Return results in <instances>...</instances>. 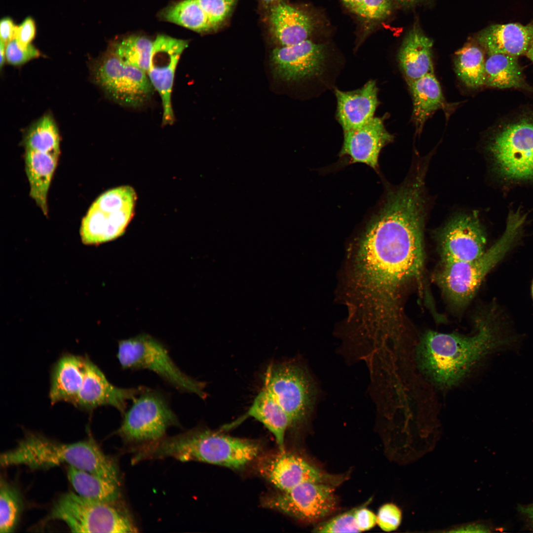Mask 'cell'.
<instances>
[{"mask_svg":"<svg viewBox=\"0 0 533 533\" xmlns=\"http://www.w3.org/2000/svg\"><path fill=\"white\" fill-rule=\"evenodd\" d=\"M424 208L412 195H388L358 241L347 293L355 332L368 340L382 342L400 328L403 291L423 271Z\"/></svg>","mask_w":533,"mask_h":533,"instance_id":"1","label":"cell"},{"mask_svg":"<svg viewBox=\"0 0 533 533\" xmlns=\"http://www.w3.org/2000/svg\"><path fill=\"white\" fill-rule=\"evenodd\" d=\"M490 319H477L476 332H426L416 350L417 364L422 373L437 385L454 386L463 379L484 357L499 346Z\"/></svg>","mask_w":533,"mask_h":533,"instance_id":"2","label":"cell"},{"mask_svg":"<svg viewBox=\"0 0 533 533\" xmlns=\"http://www.w3.org/2000/svg\"><path fill=\"white\" fill-rule=\"evenodd\" d=\"M261 447L253 440L196 427L143 444L138 456L141 460L170 457L183 462L199 461L238 470L256 458Z\"/></svg>","mask_w":533,"mask_h":533,"instance_id":"3","label":"cell"},{"mask_svg":"<svg viewBox=\"0 0 533 533\" xmlns=\"http://www.w3.org/2000/svg\"><path fill=\"white\" fill-rule=\"evenodd\" d=\"M2 467L26 466L47 469L67 464L120 484L117 466L92 438L72 443L59 442L28 432L12 449L0 455Z\"/></svg>","mask_w":533,"mask_h":533,"instance_id":"4","label":"cell"},{"mask_svg":"<svg viewBox=\"0 0 533 533\" xmlns=\"http://www.w3.org/2000/svg\"><path fill=\"white\" fill-rule=\"evenodd\" d=\"M525 221L520 213H510L502 236L480 257L471 261L442 263L435 280L452 304L461 307L469 302L486 276L509 250Z\"/></svg>","mask_w":533,"mask_h":533,"instance_id":"5","label":"cell"},{"mask_svg":"<svg viewBox=\"0 0 533 533\" xmlns=\"http://www.w3.org/2000/svg\"><path fill=\"white\" fill-rule=\"evenodd\" d=\"M117 501L100 502L82 497L76 493L68 492L55 501L48 520L62 521L72 532H137L130 514Z\"/></svg>","mask_w":533,"mask_h":533,"instance_id":"6","label":"cell"},{"mask_svg":"<svg viewBox=\"0 0 533 533\" xmlns=\"http://www.w3.org/2000/svg\"><path fill=\"white\" fill-rule=\"evenodd\" d=\"M116 356L123 369L152 371L178 391L206 398L205 383L182 371L166 346L150 335L141 334L119 341Z\"/></svg>","mask_w":533,"mask_h":533,"instance_id":"7","label":"cell"},{"mask_svg":"<svg viewBox=\"0 0 533 533\" xmlns=\"http://www.w3.org/2000/svg\"><path fill=\"white\" fill-rule=\"evenodd\" d=\"M266 390L291 418L293 426L305 420L312 411L316 389L306 369L295 361L272 363L262 377Z\"/></svg>","mask_w":533,"mask_h":533,"instance_id":"8","label":"cell"},{"mask_svg":"<svg viewBox=\"0 0 533 533\" xmlns=\"http://www.w3.org/2000/svg\"><path fill=\"white\" fill-rule=\"evenodd\" d=\"M132 402L116 431L125 442L141 444L157 441L165 437L170 427L181 426L162 391L146 387Z\"/></svg>","mask_w":533,"mask_h":533,"instance_id":"9","label":"cell"},{"mask_svg":"<svg viewBox=\"0 0 533 533\" xmlns=\"http://www.w3.org/2000/svg\"><path fill=\"white\" fill-rule=\"evenodd\" d=\"M136 200V191L130 186L114 188L100 195L82 219V242L97 244L121 235L134 216Z\"/></svg>","mask_w":533,"mask_h":533,"instance_id":"10","label":"cell"},{"mask_svg":"<svg viewBox=\"0 0 533 533\" xmlns=\"http://www.w3.org/2000/svg\"><path fill=\"white\" fill-rule=\"evenodd\" d=\"M92 74L105 94L123 107L144 106L154 90L147 73L125 64L111 49L93 63Z\"/></svg>","mask_w":533,"mask_h":533,"instance_id":"11","label":"cell"},{"mask_svg":"<svg viewBox=\"0 0 533 533\" xmlns=\"http://www.w3.org/2000/svg\"><path fill=\"white\" fill-rule=\"evenodd\" d=\"M498 172L513 180L533 179V118L523 117L503 126L488 146Z\"/></svg>","mask_w":533,"mask_h":533,"instance_id":"12","label":"cell"},{"mask_svg":"<svg viewBox=\"0 0 533 533\" xmlns=\"http://www.w3.org/2000/svg\"><path fill=\"white\" fill-rule=\"evenodd\" d=\"M263 505L304 522L319 520L336 509L333 485L305 482L266 497Z\"/></svg>","mask_w":533,"mask_h":533,"instance_id":"13","label":"cell"},{"mask_svg":"<svg viewBox=\"0 0 533 533\" xmlns=\"http://www.w3.org/2000/svg\"><path fill=\"white\" fill-rule=\"evenodd\" d=\"M327 57L324 44L307 39L274 48L270 64L277 77L286 81H297L321 76L327 68Z\"/></svg>","mask_w":533,"mask_h":533,"instance_id":"14","label":"cell"},{"mask_svg":"<svg viewBox=\"0 0 533 533\" xmlns=\"http://www.w3.org/2000/svg\"><path fill=\"white\" fill-rule=\"evenodd\" d=\"M187 40L166 35H158L153 46L148 76L162 103L163 125H171L175 120L171 95L176 69L180 57L188 47Z\"/></svg>","mask_w":533,"mask_h":533,"instance_id":"15","label":"cell"},{"mask_svg":"<svg viewBox=\"0 0 533 533\" xmlns=\"http://www.w3.org/2000/svg\"><path fill=\"white\" fill-rule=\"evenodd\" d=\"M442 263L476 259L485 252L486 237L478 218L462 215L452 219L438 235Z\"/></svg>","mask_w":533,"mask_h":533,"instance_id":"16","label":"cell"},{"mask_svg":"<svg viewBox=\"0 0 533 533\" xmlns=\"http://www.w3.org/2000/svg\"><path fill=\"white\" fill-rule=\"evenodd\" d=\"M260 473L279 491H286L305 482L335 485L340 478L326 473L302 457L280 451L262 458Z\"/></svg>","mask_w":533,"mask_h":533,"instance_id":"17","label":"cell"},{"mask_svg":"<svg viewBox=\"0 0 533 533\" xmlns=\"http://www.w3.org/2000/svg\"><path fill=\"white\" fill-rule=\"evenodd\" d=\"M146 388L143 386L122 388L114 385L87 355L84 380L73 405L90 412L99 407L110 406L123 415L128 402L132 401Z\"/></svg>","mask_w":533,"mask_h":533,"instance_id":"18","label":"cell"},{"mask_svg":"<svg viewBox=\"0 0 533 533\" xmlns=\"http://www.w3.org/2000/svg\"><path fill=\"white\" fill-rule=\"evenodd\" d=\"M383 120L375 116L359 128L343 131L340 155L347 157L350 163H364L377 170L381 151L393 139L386 130Z\"/></svg>","mask_w":533,"mask_h":533,"instance_id":"19","label":"cell"},{"mask_svg":"<svg viewBox=\"0 0 533 533\" xmlns=\"http://www.w3.org/2000/svg\"><path fill=\"white\" fill-rule=\"evenodd\" d=\"M378 88L374 80H370L357 89L335 90L337 99L336 118L343 131L359 128L374 118L379 105Z\"/></svg>","mask_w":533,"mask_h":533,"instance_id":"20","label":"cell"},{"mask_svg":"<svg viewBox=\"0 0 533 533\" xmlns=\"http://www.w3.org/2000/svg\"><path fill=\"white\" fill-rule=\"evenodd\" d=\"M477 41L488 54L499 53L518 57L526 54L533 42V23L493 25L478 34Z\"/></svg>","mask_w":533,"mask_h":533,"instance_id":"21","label":"cell"},{"mask_svg":"<svg viewBox=\"0 0 533 533\" xmlns=\"http://www.w3.org/2000/svg\"><path fill=\"white\" fill-rule=\"evenodd\" d=\"M86 360L87 355L67 353L53 365L49 392L52 405L62 401L74 404L84 380Z\"/></svg>","mask_w":533,"mask_h":533,"instance_id":"22","label":"cell"},{"mask_svg":"<svg viewBox=\"0 0 533 533\" xmlns=\"http://www.w3.org/2000/svg\"><path fill=\"white\" fill-rule=\"evenodd\" d=\"M269 26L272 38L282 46L308 39L313 30L312 20L307 14L282 2L271 7Z\"/></svg>","mask_w":533,"mask_h":533,"instance_id":"23","label":"cell"},{"mask_svg":"<svg viewBox=\"0 0 533 533\" xmlns=\"http://www.w3.org/2000/svg\"><path fill=\"white\" fill-rule=\"evenodd\" d=\"M432 40L418 28L412 29L404 38L398 54L400 68L407 82L434 74Z\"/></svg>","mask_w":533,"mask_h":533,"instance_id":"24","label":"cell"},{"mask_svg":"<svg viewBox=\"0 0 533 533\" xmlns=\"http://www.w3.org/2000/svg\"><path fill=\"white\" fill-rule=\"evenodd\" d=\"M252 417L262 423L274 436L279 450L284 451L285 436L293 426L291 418L276 402L271 395L262 388L255 397L245 414L238 422Z\"/></svg>","mask_w":533,"mask_h":533,"instance_id":"25","label":"cell"},{"mask_svg":"<svg viewBox=\"0 0 533 533\" xmlns=\"http://www.w3.org/2000/svg\"><path fill=\"white\" fill-rule=\"evenodd\" d=\"M58 157L50 154L26 151L25 171L30 195L45 215L48 213L47 194Z\"/></svg>","mask_w":533,"mask_h":533,"instance_id":"26","label":"cell"},{"mask_svg":"<svg viewBox=\"0 0 533 533\" xmlns=\"http://www.w3.org/2000/svg\"><path fill=\"white\" fill-rule=\"evenodd\" d=\"M407 83L413 98V119L419 131L430 115L443 108L445 99L440 84L434 74Z\"/></svg>","mask_w":533,"mask_h":533,"instance_id":"27","label":"cell"},{"mask_svg":"<svg viewBox=\"0 0 533 533\" xmlns=\"http://www.w3.org/2000/svg\"><path fill=\"white\" fill-rule=\"evenodd\" d=\"M488 55L485 60V85L500 89L528 87L517 57L499 53Z\"/></svg>","mask_w":533,"mask_h":533,"instance_id":"28","label":"cell"},{"mask_svg":"<svg viewBox=\"0 0 533 533\" xmlns=\"http://www.w3.org/2000/svg\"><path fill=\"white\" fill-rule=\"evenodd\" d=\"M68 478L80 496L103 502L112 503L120 496L119 485L84 470L68 466Z\"/></svg>","mask_w":533,"mask_h":533,"instance_id":"29","label":"cell"},{"mask_svg":"<svg viewBox=\"0 0 533 533\" xmlns=\"http://www.w3.org/2000/svg\"><path fill=\"white\" fill-rule=\"evenodd\" d=\"M485 60L479 43H468L456 52L455 71L466 86L475 89L485 85Z\"/></svg>","mask_w":533,"mask_h":533,"instance_id":"30","label":"cell"},{"mask_svg":"<svg viewBox=\"0 0 533 533\" xmlns=\"http://www.w3.org/2000/svg\"><path fill=\"white\" fill-rule=\"evenodd\" d=\"M165 20L198 33L214 30L208 16L196 0H183L162 12Z\"/></svg>","mask_w":533,"mask_h":533,"instance_id":"31","label":"cell"},{"mask_svg":"<svg viewBox=\"0 0 533 533\" xmlns=\"http://www.w3.org/2000/svg\"><path fill=\"white\" fill-rule=\"evenodd\" d=\"M24 145L26 151L47 153L59 157V135L50 115H44L29 128L24 139Z\"/></svg>","mask_w":533,"mask_h":533,"instance_id":"32","label":"cell"},{"mask_svg":"<svg viewBox=\"0 0 533 533\" xmlns=\"http://www.w3.org/2000/svg\"><path fill=\"white\" fill-rule=\"evenodd\" d=\"M153 40L142 36H131L114 44L111 50L125 64L148 74L150 69Z\"/></svg>","mask_w":533,"mask_h":533,"instance_id":"33","label":"cell"},{"mask_svg":"<svg viewBox=\"0 0 533 533\" xmlns=\"http://www.w3.org/2000/svg\"><path fill=\"white\" fill-rule=\"evenodd\" d=\"M23 509L19 491L6 481L0 480V533L12 532L16 528Z\"/></svg>","mask_w":533,"mask_h":533,"instance_id":"34","label":"cell"},{"mask_svg":"<svg viewBox=\"0 0 533 533\" xmlns=\"http://www.w3.org/2000/svg\"><path fill=\"white\" fill-rule=\"evenodd\" d=\"M355 508L338 515L314 528L316 533H359Z\"/></svg>","mask_w":533,"mask_h":533,"instance_id":"35","label":"cell"},{"mask_svg":"<svg viewBox=\"0 0 533 533\" xmlns=\"http://www.w3.org/2000/svg\"><path fill=\"white\" fill-rule=\"evenodd\" d=\"M208 16L215 30L228 17L237 0H196Z\"/></svg>","mask_w":533,"mask_h":533,"instance_id":"36","label":"cell"},{"mask_svg":"<svg viewBox=\"0 0 533 533\" xmlns=\"http://www.w3.org/2000/svg\"><path fill=\"white\" fill-rule=\"evenodd\" d=\"M40 56L39 51L32 44L27 47L19 45L15 38L5 45L6 61L10 64L19 66Z\"/></svg>","mask_w":533,"mask_h":533,"instance_id":"37","label":"cell"},{"mask_svg":"<svg viewBox=\"0 0 533 533\" xmlns=\"http://www.w3.org/2000/svg\"><path fill=\"white\" fill-rule=\"evenodd\" d=\"M391 10L390 0H363L353 12L368 19L381 20L387 17Z\"/></svg>","mask_w":533,"mask_h":533,"instance_id":"38","label":"cell"},{"mask_svg":"<svg viewBox=\"0 0 533 533\" xmlns=\"http://www.w3.org/2000/svg\"><path fill=\"white\" fill-rule=\"evenodd\" d=\"M377 517V524L382 530L392 532L397 529L400 526L402 512L396 504L387 503L380 507Z\"/></svg>","mask_w":533,"mask_h":533,"instance_id":"39","label":"cell"},{"mask_svg":"<svg viewBox=\"0 0 533 533\" xmlns=\"http://www.w3.org/2000/svg\"><path fill=\"white\" fill-rule=\"evenodd\" d=\"M36 33L35 22L32 18L28 17L20 25L17 26L15 38L19 45L27 47L31 44Z\"/></svg>","mask_w":533,"mask_h":533,"instance_id":"40","label":"cell"},{"mask_svg":"<svg viewBox=\"0 0 533 533\" xmlns=\"http://www.w3.org/2000/svg\"><path fill=\"white\" fill-rule=\"evenodd\" d=\"M355 514L360 532L369 530L377 524V515L365 507L355 508Z\"/></svg>","mask_w":533,"mask_h":533,"instance_id":"41","label":"cell"},{"mask_svg":"<svg viewBox=\"0 0 533 533\" xmlns=\"http://www.w3.org/2000/svg\"><path fill=\"white\" fill-rule=\"evenodd\" d=\"M16 28L17 26L10 18L6 17L2 18L0 23V41L6 44L15 38Z\"/></svg>","mask_w":533,"mask_h":533,"instance_id":"42","label":"cell"},{"mask_svg":"<svg viewBox=\"0 0 533 533\" xmlns=\"http://www.w3.org/2000/svg\"><path fill=\"white\" fill-rule=\"evenodd\" d=\"M490 528L486 524L480 522H471L452 527L446 530L445 532H490Z\"/></svg>","mask_w":533,"mask_h":533,"instance_id":"43","label":"cell"},{"mask_svg":"<svg viewBox=\"0 0 533 533\" xmlns=\"http://www.w3.org/2000/svg\"><path fill=\"white\" fill-rule=\"evenodd\" d=\"M517 509L520 513L529 519L533 527V503L527 505H519Z\"/></svg>","mask_w":533,"mask_h":533,"instance_id":"44","label":"cell"},{"mask_svg":"<svg viewBox=\"0 0 533 533\" xmlns=\"http://www.w3.org/2000/svg\"><path fill=\"white\" fill-rule=\"evenodd\" d=\"M346 7L354 12L361 4L363 0H342Z\"/></svg>","mask_w":533,"mask_h":533,"instance_id":"45","label":"cell"},{"mask_svg":"<svg viewBox=\"0 0 533 533\" xmlns=\"http://www.w3.org/2000/svg\"><path fill=\"white\" fill-rule=\"evenodd\" d=\"M5 45L6 44L0 41V67L1 69L5 61H6L5 58Z\"/></svg>","mask_w":533,"mask_h":533,"instance_id":"46","label":"cell"},{"mask_svg":"<svg viewBox=\"0 0 533 533\" xmlns=\"http://www.w3.org/2000/svg\"><path fill=\"white\" fill-rule=\"evenodd\" d=\"M282 0H261L265 5L271 6V7L282 2Z\"/></svg>","mask_w":533,"mask_h":533,"instance_id":"47","label":"cell"},{"mask_svg":"<svg viewBox=\"0 0 533 533\" xmlns=\"http://www.w3.org/2000/svg\"><path fill=\"white\" fill-rule=\"evenodd\" d=\"M420 0H397V1L401 4L407 6L413 5L419 2Z\"/></svg>","mask_w":533,"mask_h":533,"instance_id":"48","label":"cell"},{"mask_svg":"<svg viewBox=\"0 0 533 533\" xmlns=\"http://www.w3.org/2000/svg\"><path fill=\"white\" fill-rule=\"evenodd\" d=\"M525 55L533 63V42L529 47Z\"/></svg>","mask_w":533,"mask_h":533,"instance_id":"49","label":"cell"},{"mask_svg":"<svg viewBox=\"0 0 533 533\" xmlns=\"http://www.w3.org/2000/svg\"><path fill=\"white\" fill-rule=\"evenodd\" d=\"M532 296H533V283L532 287Z\"/></svg>","mask_w":533,"mask_h":533,"instance_id":"50","label":"cell"}]
</instances>
